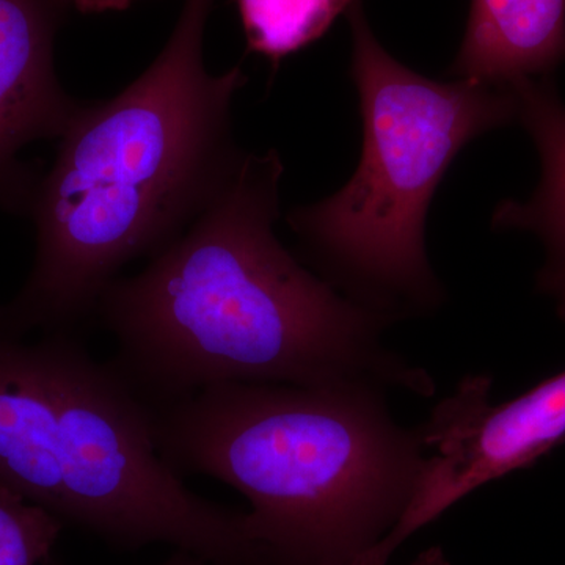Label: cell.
<instances>
[{"mask_svg":"<svg viewBox=\"0 0 565 565\" xmlns=\"http://www.w3.org/2000/svg\"><path fill=\"white\" fill-rule=\"evenodd\" d=\"M0 486L122 552L166 544L212 565H274L247 512L167 467L150 408L81 333H0Z\"/></svg>","mask_w":565,"mask_h":565,"instance_id":"4","label":"cell"},{"mask_svg":"<svg viewBox=\"0 0 565 565\" xmlns=\"http://www.w3.org/2000/svg\"><path fill=\"white\" fill-rule=\"evenodd\" d=\"M214 0H184L154 62L107 102L82 103L28 215L35 258L0 303V333H81L122 267L177 241L232 180L241 66L212 74L204 32Z\"/></svg>","mask_w":565,"mask_h":565,"instance_id":"2","label":"cell"},{"mask_svg":"<svg viewBox=\"0 0 565 565\" xmlns=\"http://www.w3.org/2000/svg\"><path fill=\"white\" fill-rule=\"evenodd\" d=\"M411 565H449V561L441 546H430L419 553V556Z\"/></svg>","mask_w":565,"mask_h":565,"instance_id":"13","label":"cell"},{"mask_svg":"<svg viewBox=\"0 0 565 565\" xmlns=\"http://www.w3.org/2000/svg\"><path fill=\"white\" fill-rule=\"evenodd\" d=\"M515 121L525 126L541 156L542 177L527 202L505 200L493 212L497 230H525L545 245L539 289L555 297L565 321V104L548 77L509 85Z\"/></svg>","mask_w":565,"mask_h":565,"instance_id":"9","label":"cell"},{"mask_svg":"<svg viewBox=\"0 0 565 565\" xmlns=\"http://www.w3.org/2000/svg\"><path fill=\"white\" fill-rule=\"evenodd\" d=\"M356 0H236L248 50L273 62L321 39Z\"/></svg>","mask_w":565,"mask_h":565,"instance_id":"10","label":"cell"},{"mask_svg":"<svg viewBox=\"0 0 565 565\" xmlns=\"http://www.w3.org/2000/svg\"><path fill=\"white\" fill-rule=\"evenodd\" d=\"M58 0H0V207L28 215L40 178L21 162L29 145L61 139L81 109L55 71Z\"/></svg>","mask_w":565,"mask_h":565,"instance_id":"7","label":"cell"},{"mask_svg":"<svg viewBox=\"0 0 565 565\" xmlns=\"http://www.w3.org/2000/svg\"><path fill=\"white\" fill-rule=\"evenodd\" d=\"M282 163L245 151L169 247L96 305L111 370L150 411L223 384L374 385L433 396L426 371L382 343L385 316L300 263L275 234Z\"/></svg>","mask_w":565,"mask_h":565,"instance_id":"1","label":"cell"},{"mask_svg":"<svg viewBox=\"0 0 565 565\" xmlns=\"http://www.w3.org/2000/svg\"><path fill=\"white\" fill-rule=\"evenodd\" d=\"M65 523L0 486V565H47Z\"/></svg>","mask_w":565,"mask_h":565,"instance_id":"11","label":"cell"},{"mask_svg":"<svg viewBox=\"0 0 565 565\" xmlns=\"http://www.w3.org/2000/svg\"><path fill=\"white\" fill-rule=\"evenodd\" d=\"M161 565H212L202 559V557L184 552V550H174L169 559L163 561Z\"/></svg>","mask_w":565,"mask_h":565,"instance_id":"14","label":"cell"},{"mask_svg":"<svg viewBox=\"0 0 565 565\" xmlns=\"http://www.w3.org/2000/svg\"><path fill=\"white\" fill-rule=\"evenodd\" d=\"M374 385L223 384L150 411L174 473L243 493L274 565H353L392 533L427 465L426 430Z\"/></svg>","mask_w":565,"mask_h":565,"instance_id":"3","label":"cell"},{"mask_svg":"<svg viewBox=\"0 0 565 565\" xmlns=\"http://www.w3.org/2000/svg\"><path fill=\"white\" fill-rule=\"evenodd\" d=\"M489 388L487 377L467 379L424 424L427 444L438 452L427 459L403 519L371 550L374 565H385L397 546L460 498L530 467L565 440V371L501 405L489 404Z\"/></svg>","mask_w":565,"mask_h":565,"instance_id":"6","label":"cell"},{"mask_svg":"<svg viewBox=\"0 0 565 565\" xmlns=\"http://www.w3.org/2000/svg\"><path fill=\"white\" fill-rule=\"evenodd\" d=\"M565 62V0H473L452 73L509 87Z\"/></svg>","mask_w":565,"mask_h":565,"instance_id":"8","label":"cell"},{"mask_svg":"<svg viewBox=\"0 0 565 565\" xmlns=\"http://www.w3.org/2000/svg\"><path fill=\"white\" fill-rule=\"evenodd\" d=\"M58 2L66 11L76 10L82 14H98L131 9L139 0H58Z\"/></svg>","mask_w":565,"mask_h":565,"instance_id":"12","label":"cell"},{"mask_svg":"<svg viewBox=\"0 0 565 565\" xmlns=\"http://www.w3.org/2000/svg\"><path fill=\"white\" fill-rule=\"evenodd\" d=\"M349 21L362 159L343 189L288 223L323 280L393 323L444 299L424 239L430 200L465 145L515 120V102L509 87L407 68L375 39L360 0Z\"/></svg>","mask_w":565,"mask_h":565,"instance_id":"5","label":"cell"}]
</instances>
